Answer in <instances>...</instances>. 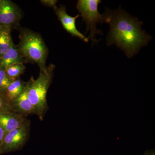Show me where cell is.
<instances>
[{
	"label": "cell",
	"instance_id": "277c9868",
	"mask_svg": "<svg viewBox=\"0 0 155 155\" xmlns=\"http://www.w3.org/2000/svg\"><path fill=\"white\" fill-rule=\"evenodd\" d=\"M102 2L101 0H79L76 8L81 14L83 21L87 25L86 31L90 30L88 39L90 38L93 43L98 41L95 38L97 34H102L101 30L97 29V23H107V14H101L98 10L99 4Z\"/></svg>",
	"mask_w": 155,
	"mask_h": 155
},
{
	"label": "cell",
	"instance_id": "9c48e42d",
	"mask_svg": "<svg viewBox=\"0 0 155 155\" xmlns=\"http://www.w3.org/2000/svg\"><path fill=\"white\" fill-rule=\"evenodd\" d=\"M27 120L26 117L11 111L0 114V125L6 133L21 127Z\"/></svg>",
	"mask_w": 155,
	"mask_h": 155
},
{
	"label": "cell",
	"instance_id": "7a4b0ae2",
	"mask_svg": "<svg viewBox=\"0 0 155 155\" xmlns=\"http://www.w3.org/2000/svg\"><path fill=\"white\" fill-rule=\"evenodd\" d=\"M55 68L54 64H50L44 69L40 70L36 79L35 80L32 76L27 82L28 99L33 106L35 114L41 121L48 110L47 94L52 81Z\"/></svg>",
	"mask_w": 155,
	"mask_h": 155
},
{
	"label": "cell",
	"instance_id": "52a82bcc",
	"mask_svg": "<svg viewBox=\"0 0 155 155\" xmlns=\"http://www.w3.org/2000/svg\"><path fill=\"white\" fill-rule=\"evenodd\" d=\"M54 9L63 28L67 32L70 34L72 36L78 38L85 42H88V38L84 35L76 28L75 21L78 18L80 17L79 14L75 17L70 16L67 14L66 8L64 6H61L60 8H58L56 6Z\"/></svg>",
	"mask_w": 155,
	"mask_h": 155
},
{
	"label": "cell",
	"instance_id": "8992f818",
	"mask_svg": "<svg viewBox=\"0 0 155 155\" xmlns=\"http://www.w3.org/2000/svg\"><path fill=\"white\" fill-rule=\"evenodd\" d=\"M22 17V11L15 3L3 0L0 4V26L8 27L12 30L18 28Z\"/></svg>",
	"mask_w": 155,
	"mask_h": 155
},
{
	"label": "cell",
	"instance_id": "5bb4252c",
	"mask_svg": "<svg viewBox=\"0 0 155 155\" xmlns=\"http://www.w3.org/2000/svg\"><path fill=\"white\" fill-rule=\"evenodd\" d=\"M13 80L7 75L5 69L0 67V94H4Z\"/></svg>",
	"mask_w": 155,
	"mask_h": 155
},
{
	"label": "cell",
	"instance_id": "7c38bea8",
	"mask_svg": "<svg viewBox=\"0 0 155 155\" xmlns=\"http://www.w3.org/2000/svg\"><path fill=\"white\" fill-rule=\"evenodd\" d=\"M12 29L0 26V58L4 55L14 43L11 37Z\"/></svg>",
	"mask_w": 155,
	"mask_h": 155
},
{
	"label": "cell",
	"instance_id": "e0dca14e",
	"mask_svg": "<svg viewBox=\"0 0 155 155\" xmlns=\"http://www.w3.org/2000/svg\"><path fill=\"white\" fill-rule=\"evenodd\" d=\"M6 134L5 131L0 125V149L2 144L3 140Z\"/></svg>",
	"mask_w": 155,
	"mask_h": 155
},
{
	"label": "cell",
	"instance_id": "30bf717a",
	"mask_svg": "<svg viewBox=\"0 0 155 155\" xmlns=\"http://www.w3.org/2000/svg\"><path fill=\"white\" fill-rule=\"evenodd\" d=\"M28 63L22 57L17 48V45L13 43L8 51L0 58V67L5 69L14 64Z\"/></svg>",
	"mask_w": 155,
	"mask_h": 155
},
{
	"label": "cell",
	"instance_id": "ac0fdd59",
	"mask_svg": "<svg viewBox=\"0 0 155 155\" xmlns=\"http://www.w3.org/2000/svg\"><path fill=\"white\" fill-rule=\"evenodd\" d=\"M143 155H155V151L153 150L147 151Z\"/></svg>",
	"mask_w": 155,
	"mask_h": 155
},
{
	"label": "cell",
	"instance_id": "4fadbf2b",
	"mask_svg": "<svg viewBox=\"0 0 155 155\" xmlns=\"http://www.w3.org/2000/svg\"><path fill=\"white\" fill-rule=\"evenodd\" d=\"M25 68L24 64H19L9 66L5 70L8 76L12 80H14L24 73Z\"/></svg>",
	"mask_w": 155,
	"mask_h": 155
},
{
	"label": "cell",
	"instance_id": "ba28073f",
	"mask_svg": "<svg viewBox=\"0 0 155 155\" xmlns=\"http://www.w3.org/2000/svg\"><path fill=\"white\" fill-rule=\"evenodd\" d=\"M10 107L11 112L22 115L26 118L28 115L35 114L34 108L27 96V85L23 93L10 103Z\"/></svg>",
	"mask_w": 155,
	"mask_h": 155
},
{
	"label": "cell",
	"instance_id": "9a60e30c",
	"mask_svg": "<svg viewBox=\"0 0 155 155\" xmlns=\"http://www.w3.org/2000/svg\"><path fill=\"white\" fill-rule=\"evenodd\" d=\"M11 111L10 103L3 94H0V114Z\"/></svg>",
	"mask_w": 155,
	"mask_h": 155
},
{
	"label": "cell",
	"instance_id": "2e32d148",
	"mask_svg": "<svg viewBox=\"0 0 155 155\" xmlns=\"http://www.w3.org/2000/svg\"><path fill=\"white\" fill-rule=\"evenodd\" d=\"M41 2L45 6L52 7L54 8L56 7V3L58 2V1H54V0H44V1H41Z\"/></svg>",
	"mask_w": 155,
	"mask_h": 155
},
{
	"label": "cell",
	"instance_id": "5b68a950",
	"mask_svg": "<svg viewBox=\"0 0 155 155\" xmlns=\"http://www.w3.org/2000/svg\"><path fill=\"white\" fill-rule=\"evenodd\" d=\"M30 121L27 119L21 127L6 134L0 149V155L22 149L30 135Z\"/></svg>",
	"mask_w": 155,
	"mask_h": 155
},
{
	"label": "cell",
	"instance_id": "8fae6325",
	"mask_svg": "<svg viewBox=\"0 0 155 155\" xmlns=\"http://www.w3.org/2000/svg\"><path fill=\"white\" fill-rule=\"evenodd\" d=\"M27 82H25L20 78L14 79L4 93V96L9 103L13 101L25 91Z\"/></svg>",
	"mask_w": 155,
	"mask_h": 155
},
{
	"label": "cell",
	"instance_id": "3957f363",
	"mask_svg": "<svg viewBox=\"0 0 155 155\" xmlns=\"http://www.w3.org/2000/svg\"><path fill=\"white\" fill-rule=\"evenodd\" d=\"M19 42L17 48L28 63H35L40 69L46 66L48 49L41 35L27 28L19 27Z\"/></svg>",
	"mask_w": 155,
	"mask_h": 155
},
{
	"label": "cell",
	"instance_id": "6da1fadb",
	"mask_svg": "<svg viewBox=\"0 0 155 155\" xmlns=\"http://www.w3.org/2000/svg\"><path fill=\"white\" fill-rule=\"evenodd\" d=\"M107 23L110 25L107 38L108 45H116L128 58L137 54L147 45L152 37L141 28L143 22L121 8L114 11L106 10Z\"/></svg>",
	"mask_w": 155,
	"mask_h": 155
}]
</instances>
